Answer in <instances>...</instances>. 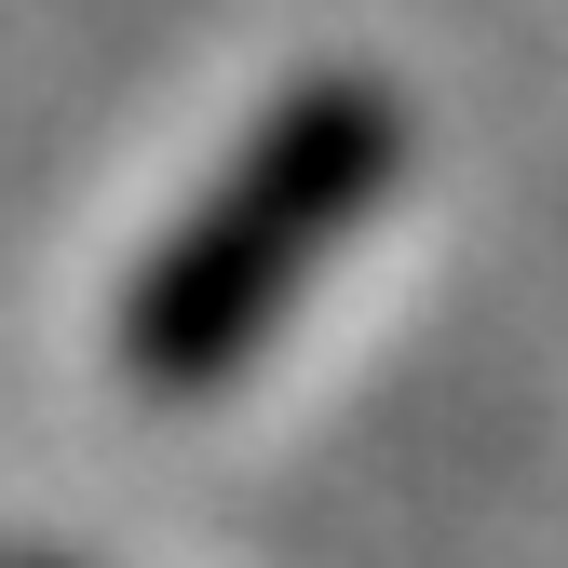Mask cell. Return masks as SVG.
I'll list each match as a JSON object with an SVG mask.
<instances>
[{"mask_svg": "<svg viewBox=\"0 0 568 568\" xmlns=\"http://www.w3.org/2000/svg\"><path fill=\"white\" fill-rule=\"evenodd\" d=\"M393 176H406V95L393 82H366V68L284 82L244 122V150L176 203V231L122 271V312H109L122 379L163 406L244 379L284 338V312L312 298V271L393 203Z\"/></svg>", "mask_w": 568, "mask_h": 568, "instance_id": "6da1fadb", "label": "cell"}, {"mask_svg": "<svg viewBox=\"0 0 568 568\" xmlns=\"http://www.w3.org/2000/svg\"><path fill=\"white\" fill-rule=\"evenodd\" d=\"M0 568H68V555H0Z\"/></svg>", "mask_w": 568, "mask_h": 568, "instance_id": "7a4b0ae2", "label": "cell"}]
</instances>
